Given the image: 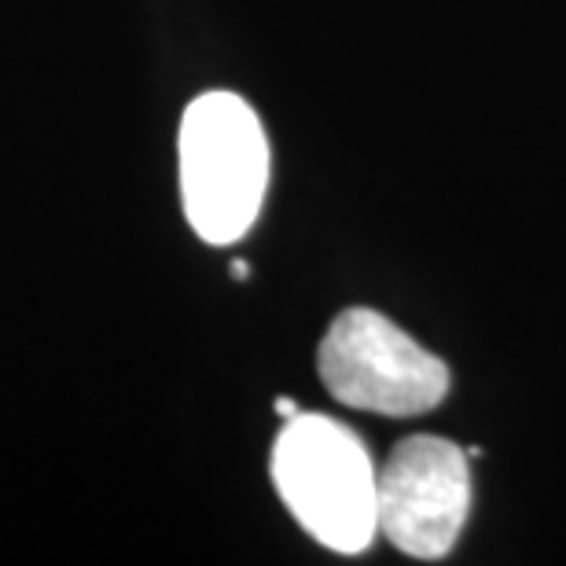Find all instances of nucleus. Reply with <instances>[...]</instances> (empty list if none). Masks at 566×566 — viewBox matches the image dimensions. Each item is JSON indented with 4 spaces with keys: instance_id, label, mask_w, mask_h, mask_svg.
<instances>
[{
    "instance_id": "f257e3e1",
    "label": "nucleus",
    "mask_w": 566,
    "mask_h": 566,
    "mask_svg": "<svg viewBox=\"0 0 566 566\" xmlns=\"http://www.w3.org/2000/svg\"><path fill=\"white\" fill-rule=\"evenodd\" d=\"M273 482L305 534L338 556H360L379 534V468L365 441L321 412H298L273 446Z\"/></svg>"
},
{
    "instance_id": "39448f33",
    "label": "nucleus",
    "mask_w": 566,
    "mask_h": 566,
    "mask_svg": "<svg viewBox=\"0 0 566 566\" xmlns=\"http://www.w3.org/2000/svg\"><path fill=\"white\" fill-rule=\"evenodd\" d=\"M276 412H280V420L287 423V420H294V416H298L302 409H298V405H294L291 398H276Z\"/></svg>"
},
{
    "instance_id": "20e7f679",
    "label": "nucleus",
    "mask_w": 566,
    "mask_h": 566,
    "mask_svg": "<svg viewBox=\"0 0 566 566\" xmlns=\"http://www.w3.org/2000/svg\"><path fill=\"white\" fill-rule=\"evenodd\" d=\"M471 507L468 452L446 438H405L379 468V534L412 559H446Z\"/></svg>"
},
{
    "instance_id": "f03ea898",
    "label": "nucleus",
    "mask_w": 566,
    "mask_h": 566,
    "mask_svg": "<svg viewBox=\"0 0 566 566\" xmlns=\"http://www.w3.org/2000/svg\"><path fill=\"white\" fill-rule=\"evenodd\" d=\"M180 196L199 240L229 247L251 232L269 188V140L235 93H202L180 118Z\"/></svg>"
},
{
    "instance_id": "7ed1b4c3",
    "label": "nucleus",
    "mask_w": 566,
    "mask_h": 566,
    "mask_svg": "<svg viewBox=\"0 0 566 566\" xmlns=\"http://www.w3.org/2000/svg\"><path fill=\"white\" fill-rule=\"evenodd\" d=\"M316 368L332 398L379 416H420L449 394V368L376 310L335 316Z\"/></svg>"
},
{
    "instance_id": "423d86ee",
    "label": "nucleus",
    "mask_w": 566,
    "mask_h": 566,
    "mask_svg": "<svg viewBox=\"0 0 566 566\" xmlns=\"http://www.w3.org/2000/svg\"><path fill=\"white\" fill-rule=\"evenodd\" d=\"M232 276L247 280V276H251V265H247V262H232Z\"/></svg>"
}]
</instances>
